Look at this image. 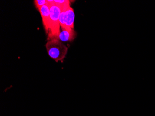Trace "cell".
I'll return each mask as SVG.
<instances>
[{
    "label": "cell",
    "mask_w": 155,
    "mask_h": 116,
    "mask_svg": "<svg viewBox=\"0 0 155 116\" xmlns=\"http://www.w3.org/2000/svg\"><path fill=\"white\" fill-rule=\"evenodd\" d=\"M46 48L49 56L56 61H63L68 53V48L58 39L48 41Z\"/></svg>",
    "instance_id": "cell-1"
},
{
    "label": "cell",
    "mask_w": 155,
    "mask_h": 116,
    "mask_svg": "<svg viewBox=\"0 0 155 116\" xmlns=\"http://www.w3.org/2000/svg\"><path fill=\"white\" fill-rule=\"evenodd\" d=\"M61 8L55 4L50 6V25L48 33V39H58L60 33V23L59 21Z\"/></svg>",
    "instance_id": "cell-2"
},
{
    "label": "cell",
    "mask_w": 155,
    "mask_h": 116,
    "mask_svg": "<svg viewBox=\"0 0 155 116\" xmlns=\"http://www.w3.org/2000/svg\"><path fill=\"white\" fill-rule=\"evenodd\" d=\"M50 5L47 4L39 9L42 19L43 26L47 34L48 33L50 25Z\"/></svg>",
    "instance_id": "cell-3"
},
{
    "label": "cell",
    "mask_w": 155,
    "mask_h": 116,
    "mask_svg": "<svg viewBox=\"0 0 155 116\" xmlns=\"http://www.w3.org/2000/svg\"><path fill=\"white\" fill-rule=\"evenodd\" d=\"M60 33L58 40L61 41H72L75 37L76 33L73 29H62Z\"/></svg>",
    "instance_id": "cell-4"
},
{
    "label": "cell",
    "mask_w": 155,
    "mask_h": 116,
    "mask_svg": "<svg viewBox=\"0 0 155 116\" xmlns=\"http://www.w3.org/2000/svg\"><path fill=\"white\" fill-rule=\"evenodd\" d=\"M75 14L74 10L70 6L66 12V29H74Z\"/></svg>",
    "instance_id": "cell-5"
},
{
    "label": "cell",
    "mask_w": 155,
    "mask_h": 116,
    "mask_svg": "<svg viewBox=\"0 0 155 116\" xmlns=\"http://www.w3.org/2000/svg\"><path fill=\"white\" fill-rule=\"evenodd\" d=\"M69 7H70V3L66 4L61 8V12L59 17V21L62 29L66 28V12Z\"/></svg>",
    "instance_id": "cell-6"
},
{
    "label": "cell",
    "mask_w": 155,
    "mask_h": 116,
    "mask_svg": "<svg viewBox=\"0 0 155 116\" xmlns=\"http://www.w3.org/2000/svg\"><path fill=\"white\" fill-rule=\"evenodd\" d=\"M34 3L38 9L41 8L44 5L48 4L47 0H35L34 1Z\"/></svg>",
    "instance_id": "cell-7"
},
{
    "label": "cell",
    "mask_w": 155,
    "mask_h": 116,
    "mask_svg": "<svg viewBox=\"0 0 155 116\" xmlns=\"http://www.w3.org/2000/svg\"><path fill=\"white\" fill-rule=\"evenodd\" d=\"M54 3L55 5L61 8L66 4L70 3V1L68 0H54Z\"/></svg>",
    "instance_id": "cell-8"
}]
</instances>
